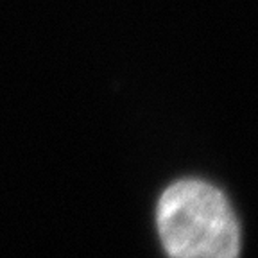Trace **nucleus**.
<instances>
[{"mask_svg":"<svg viewBox=\"0 0 258 258\" xmlns=\"http://www.w3.org/2000/svg\"><path fill=\"white\" fill-rule=\"evenodd\" d=\"M158 231L165 251L177 258H233L240 230L226 198L199 179H183L163 192Z\"/></svg>","mask_w":258,"mask_h":258,"instance_id":"1","label":"nucleus"}]
</instances>
